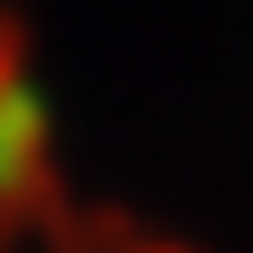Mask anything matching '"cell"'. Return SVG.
Returning <instances> with one entry per match:
<instances>
[{
    "mask_svg": "<svg viewBox=\"0 0 253 253\" xmlns=\"http://www.w3.org/2000/svg\"><path fill=\"white\" fill-rule=\"evenodd\" d=\"M62 222V161H54V115L39 92V54L8 8H0V253H31Z\"/></svg>",
    "mask_w": 253,
    "mask_h": 253,
    "instance_id": "6da1fadb",
    "label": "cell"
}]
</instances>
